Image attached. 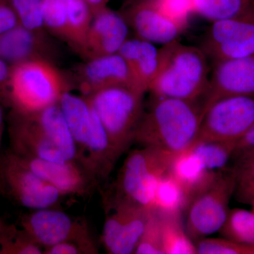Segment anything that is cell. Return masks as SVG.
<instances>
[{
  "mask_svg": "<svg viewBox=\"0 0 254 254\" xmlns=\"http://www.w3.org/2000/svg\"><path fill=\"white\" fill-rule=\"evenodd\" d=\"M203 115L198 101L152 95L137 126L133 143L178 154L194 143Z\"/></svg>",
  "mask_w": 254,
  "mask_h": 254,
  "instance_id": "obj_1",
  "label": "cell"
},
{
  "mask_svg": "<svg viewBox=\"0 0 254 254\" xmlns=\"http://www.w3.org/2000/svg\"><path fill=\"white\" fill-rule=\"evenodd\" d=\"M159 55L158 72L148 91L155 97L198 101L210 77L203 50L175 40L160 48Z\"/></svg>",
  "mask_w": 254,
  "mask_h": 254,
  "instance_id": "obj_2",
  "label": "cell"
},
{
  "mask_svg": "<svg viewBox=\"0 0 254 254\" xmlns=\"http://www.w3.org/2000/svg\"><path fill=\"white\" fill-rule=\"evenodd\" d=\"M70 85L53 64L31 60L11 66L2 103L11 111L33 114L59 103Z\"/></svg>",
  "mask_w": 254,
  "mask_h": 254,
  "instance_id": "obj_3",
  "label": "cell"
},
{
  "mask_svg": "<svg viewBox=\"0 0 254 254\" xmlns=\"http://www.w3.org/2000/svg\"><path fill=\"white\" fill-rule=\"evenodd\" d=\"M175 155L146 147L132 150L111 190H100L103 198L151 209L158 182L170 170Z\"/></svg>",
  "mask_w": 254,
  "mask_h": 254,
  "instance_id": "obj_4",
  "label": "cell"
},
{
  "mask_svg": "<svg viewBox=\"0 0 254 254\" xmlns=\"http://www.w3.org/2000/svg\"><path fill=\"white\" fill-rule=\"evenodd\" d=\"M145 93L128 86L103 88L84 96L95 110L120 158L134 142Z\"/></svg>",
  "mask_w": 254,
  "mask_h": 254,
  "instance_id": "obj_5",
  "label": "cell"
},
{
  "mask_svg": "<svg viewBox=\"0 0 254 254\" xmlns=\"http://www.w3.org/2000/svg\"><path fill=\"white\" fill-rule=\"evenodd\" d=\"M233 168L217 173L213 180L195 193L185 211V227L193 242L219 232L230 211L229 204L236 190Z\"/></svg>",
  "mask_w": 254,
  "mask_h": 254,
  "instance_id": "obj_6",
  "label": "cell"
},
{
  "mask_svg": "<svg viewBox=\"0 0 254 254\" xmlns=\"http://www.w3.org/2000/svg\"><path fill=\"white\" fill-rule=\"evenodd\" d=\"M0 191L11 201L31 210L61 208L68 198L21 163L9 148L0 157Z\"/></svg>",
  "mask_w": 254,
  "mask_h": 254,
  "instance_id": "obj_7",
  "label": "cell"
},
{
  "mask_svg": "<svg viewBox=\"0 0 254 254\" xmlns=\"http://www.w3.org/2000/svg\"><path fill=\"white\" fill-rule=\"evenodd\" d=\"M254 126V94L225 97L214 102L203 113L194 143L237 142Z\"/></svg>",
  "mask_w": 254,
  "mask_h": 254,
  "instance_id": "obj_8",
  "label": "cell"
},
{
  "mask_svg": "<svg viewBox=\"0 0 254 254\" xmlns=\"http://www.w3.org/2000/svg\"><path fill=\"white\" fill-rule=\"evenodd\" d=\"M105 218L101 242L107 253L135 254L149 218L150 209L103 198Z\"/></svg>",
  "mask_w": 254,
  "mask_h": 254,
  "instance_id": "obj_9",
  "label": "cell"
},
{
  "mask_svg": "<svg viewBox=\"0 0 254 254\" xmlns=\"http://www.w3.org/2000/svg\"><path fill=\"white\" fill-rule=\"evenodd\" d=\"M200 48L212 63L254 55V7L235 17L213 22Z\"/></svg>",
  "mask_w": 254,
  "mask_h": 254,
  "instance_id": "obj_10",
  "label": "cell"
},
{
  "mask_svg": "<svg viewBox=\"0 0 254 254\" xmlns=\"http://www.w3.org/2000/svg\"><path fill=\"white\" fill-rule=\"evenodd\" d=\"M18 226L43 250L62 242L94 240L86 219L73 217L62 208L31 210L21 215Z\"/></svg>",
  "mask_w": 254,
  "mask_h": 254,
  "instance_id": "obj_11",
  "label": "cell"
},
{
  "mask_svg": "<svg viewBox=\"0 0 254 254\" xmlns=\"http://www.w3.org/2000/svg\"><path fill=\"white\" fill-rule=\"evenodd\" d=\"M14 154L21 163L68 198L85 199L100 190V185L93 174L79 162L60 163Z\"/></svg>",
  "mask_w": 254,
  "mask_h": 254,
  "instance_id": "obj_12",
  "label": "cell"
},
{
  "mask_svg": "<svg viewBox=\"0 0 254 254\" xmlns=\"http://www.w3.org/2000/svg\"><path fill=\"white\" fill-rule=\"evenodd\" d=\"M254 94V55H252L213 63L208 87L198 103L203 113L220 98Z\"/></svg>",
  "mask_w": 254,
  "mask_h": 254,
  "instance_id": "obj_13",
  "label": "cell"
},
{
  "mask_svg": "<svg viewBox=\"0 0 254 254\" xmlns=\"http://www.w3.org/2000/svg\"><path fill=\"white\" fill-rule=\"evenodd\" d=\"M9 149L16 154L66 163L62 152L50 141L32 114L11 111L9 115Z\"/></svg>",
  "mask_w": 254,
  "mask_h": 254,
  "instance_id": "obj_14",
  "label": "cell"
},
{
  "mask_svg": "<svg viewBox=\"0 0 254 254\" xmlns=\"http://www.w3.org/2000/svg\"><path fill=\"white\" fill-rule=\"evenodd\" d=\"M121 14L136 38L153 44H168L177 40L184 31L161 14L152 0H130Z\"/></svg>",
  "mask_w": 254,
  "mask_h": 254,
  "instance_id": "obj_15",
  "label": "cell"
},
{
  "mask_svg": "<svg viewBox=\"0 0 254 254\" xmlns=\"http://www.w3.org/2000/svg\"><path fill=\"white\" fill-rule=\"evenodd\" d=\"M128 26L121 13L104 7L93 14L82 56L87 60L116 54L128 39Z\"/></svg>",
  "mask_w": 254,
  "mask_h": 254,
  "instance_id": "obj_16",
  "label": "cell"
},
{
  "mask_svg": "<svg viewBox=\"0 0 254 254\" xmlns=\"http://www.w3.org/2000/svg\"><path fill=\"white\" fill-rule=\"evenodd\" d=\"M77 80L83 96L114 86H128L139 90L126 62L119 53L88 60L78 70Z\"/></svg>",
  "mask_w": 254,
  "mask_h": 254,
  "instance_id": "obj_17",
  "label": "cell"
},
{
  "mask_svg": "<svg viewBox=\"0 0 254 254\" xmlns=\"http://www.w3.org/2000/svg\"><path fill=\"white\" fill-rule=\"evenodd\" d=\"M56 50L46 33L30 31L18 24L0 35V58L10 66L35 60L51 63Z\"/></svg>",
  "mask_w": 254,
  "mask_h": 254,
  "instance_id": "obj_18",
  "label": "cell"
},
{
  "mask_svg": "<svg viewBox=\"0 0 254 254\" xmlns=\"http://www.w3.org/2000/svg\"><path fill=\"white\" fill-rule=\"evenodd\" d=\"M118 53L126 62L137 88L145 93L149 91L158 72L159 49L150 42L128 38Z\"/></svg>",
  "mask_w": 254,
  "mask_h": 254,
  "instance_id": "obj_19",
  "label": "cell"
},
{
  "mask_svg": "<svg viewBox=\"0 0 254 254\" xmlns=\"http://www.w3.org/2000/svg\"><path fill=\"white\" fill-rule=\"evenodd\" d=\"M169 171L186 191L189 202L195 193L206 187L218 173L207 170L190 148L175 155Z\"/></svg>",
  "mask_w": 254,
  "mask_h": 254,
  "instance_id": "obj_20",
  "label": "cell"
},
{
  "mask_svg": "<svg viewBox=\"0 0 254 254\" xmlns=\"http://www.w3.org/2000/svg\"><path fill=\"white\" fill-rule=\"evenodd\" d=\"M58 103L77 147L81 163L91 130V105L83 95L78 96L69 91L63 93Z\"/></svg>",
  "mask_w": 254,
  "mask_h": 254,
  "instance_id": "obj_21",
  "label": "cell"
},
{
  "mask_svg": "<svg viewBox=\"0 0 254 254\" xmlns=\"http://www.w3.org/2000/svg\"><path fill=\"white\" fill-rule=\"evenodd\" d=\"M32 115L67 161L79 162L77 147L59 103Z\"/></svg>",
  "mask_w": 254,
  "mask_h": 254,
  "instance_id": "obj_22",
  "label": "cell"
},
{
  "mask_svg": "<svg viewBox=\"0 0 254 254\" xmlns=\"http://www.w3.org/2000/svg\"><path fill=\"white\" fill-rule=\"evenodd\" d=\"M158 213L161 225L164 254H197L194 242L189 237L182 222L183 213Z\"/></svg>",
  "mask_w": 254,
  "mask_h": 254,
  "instance_id": "obj_23",
  "label": "cell"
},
{
  "mask_svg": "<svg viewBox=\"0 0 254 254\" xmlns=\"http://www.w3.org/2000/svg\"><path fill=\"white\" fill-rule=\"evenodd\" d=\"M67 11L66 43L82 54L89 31L93 12L84 0H65Z\"/></svg>",
  "mask_w": 254,
  "mask_h": 254,
  "instance_id": "obj_24",
  "label": "cell"
},
{
  "mask_svg": "<svg viewBox=\"0 0 254 254\" xmlns=\"http://www.w3.org/2000/svg\"><path fill=\"white\" fill-rule=\"evenodd\" d=\"M189 197L182 185L168 171L158 182L153 208L165 213H184Z\"/></svg>",
  "mask_w": 254,
  "mask_h": 254,
  "instance_id": "obj_25",
  "label": "cell"
},
{
  "mask_svg": "<svg viewBox=\"0 0 254 254\" xmlns=\"http://www.w3.org/2000/svg\"><path fill=\"white\" fill-rule=\"evenodd\" d=\"M222 238L242 245L254 246V213L245 209L230 210L219 230Z\"/></svg>",
  "mask_w": 254,
  "mask_h": 254,
  "instance_id": "obj_26",
  "label": "cell"
},
{
  "mask_svg": "<svg viewBox=\"0 0 254 254\" xmlns=\"http://www.w3.org/2000/svg\"><path fill=\"white\" fill-rule=\"evenodd\" d=\"M235 147L236 142L202 141L195 143L190 148L207 170L217 173L227 168V164L235 153Z\"/></svg>",
  "mask_w": 254,
  "mask_h": 254,
  "instance_id": "obj_27",
  "label": "cell"
},
{
  "mask_svg": "<svg viewBox=\"0 0 254 254\" xmlns=\"http://www.w3.org/2000/svg\"><path fill=\"white\" fill-rule=\"evenodd\" d=\"M195 14L211 21L235 17L254 7V0H194Z\"/></svg>",
  "mask_w": 254,
  "mask_h": 254,
  "instance_id": "obj_28",
  "label": "cell"
},
{
  "mask_svg": "<svg viewBox=\"0 0 254 254\" xmlns=\"http://www.w3.org/2000/svg\"><path fill=\"white\" fill-rule=\"evenodd\" d=\"M0 254H43V249L21 227L0 223Z\"/></svg>",
  "mask_w": 254,
  "mask_h": 254,
  "instance_id": "obj_29",
  "label": "cell"
},
{
  "mask_svg": "<svg viewBox=\"0 0 254 254\" xmlns=\"http://www.w3.org/2000/svg\"><path fill=\"white\" fill-rule=\"evenodd\" d=\"M41 11L45 28L66 42L67 11L65 0H43Z\"/></svg>",
  "mask_w": 254,
  "mask_h": 254,
  "instance_id": "obj_30",
  "label": "cell"
},
{
  "mask_svg": "<svg viewBox=\"0 0 254 254\" xmlns=\"http://www.w3.org/2000/svg\"><path fill=\"white\" fill-rule=\"evenodd\" d=\"M237 158L233 168L236 173L235 195L243 203L246 197L254 190V148L234 155Z\"/></svg>",
  "mask_w": 254,
  "mask_h": 254,
  "instance_id": "obj_31",
  "label": "cell"
},
{
  "mask_svg": "<svg viewBox=\"0 0 254 254\" xmlns=\"http://www.w3.org/2000/svg\"><path fill=\"white\" fill-rule=\"evenodd\" d=\"M19 24L30 31L46 33L42 17L43 0H10Z\"/></svg>",
  "mask_w": 254,
  "mask_h": 254,
  "instance_id": "obj_32",
  "label": "cell"
},
{
  "mask_svg": "<svg viewBox=\"0 0 254 254\" xmlns=\"http://www.w3.org/2000/svg\"><path fill=\"white\" fill-rule=\"evenodd\" d=\"M135 254H164L160 215L155 209L150 213Z\"/></svg>",
  "mask_w": 254,
  "mask_h": 254,
  "instance_id": "obj_33",
  "label": "cell"
},
{
  "mask_svg": "<svg viewBox=\"0 0 254 254\" xmlns=\"http://www.w3.org/2000/svg\"><path fill=\"white\" fill-rule=\"evenodd\" d=\"M165 17L185 30L190 15L195 14L194 0H152Z\"/></svg>",
  "mask_w": 254,
  "mask_h": 254,
  "instance_id": "obj_34",
  "label": "cell"
},
{
  "mask_svg": "<svg viewBox=\"0 0 254 254\" xmlns=\"http://www.w3.org/2000/svg\"><path fill=\"white\" fill-rule=\"evenodd\" d=\"M198 254H254V246L222 238L200 239L194 242Z\"/></svg>",
  "mask_w": 254,
  "mask_h": 254,
  "instance_id": "obj_35",
  "label": "cell"
},
{
  "mask_svg": "<svg viewBox=\"0 0 254 254\" xmlns=\"http://www.w3.org/2000/svg\"><path fill=\"white\" fill-rule=\"evenodd\" d=\"M98 254V248L95 240L62 242L43 250V254Z\"/></svg>",
  "mask_w": 254,
  "mask_h": 254,
  "instance_id": "obj_36",
  "label": "cell"
},
{
  "mask_svg": "<svg viewBox=\"0 0 254 254\" xmlns=\"http://www.w3.org/2000/svg\"><path fill=\"white\" fill-rule=\"evenodd\" d=\"M19 24L10 0H0V35Z\"/></svg>",
  "mask_w": 254,
  "mask_h": 254,
  "instance_id": "obj_37",
  "label": "cell"
},
{
  "mask_svg": "<svg viewBox=\"0 0 254 254\" xmlns=\"http://www.w3.org/2000/svg\"><path fill=\"white\" fill-rule=\"evenodd\" d=\"M252 148H254V126L236 142L234 155Z\"/></svg>",
  "mask_w": 254,
  "mask_h": 254,
  "instance_id": "obj_38",
  "label": "cell"
},
{
  "mask_svg": "<svg viewBox=\"0 0 254 254\" xmlns=\"http://www.w3.org/2000/svg\"><path fill=\"white\" fill-rule=\"evenodd\" d=\"M11 66L0 58V102L2 103L3 98L9 81Z\"/></svg>",
  "mask_w": 254,
  "mask_h": 254,
  "instance_id": "obj_39",
  "label": "cell"
},
{
  "mask_svg": "<svg viewBox=\"0 0 254 254\" xmlns=\"http://www.w3.org/2000/svg\"><path fill=\"white\" fill-rule=\"evenodd\" d=\"M89 5L91 9L92 12L94 14L98 10L106 7L107 4L110 0H84Z\"/></svg>",
  "mask_w": 254,
  "mask_h": 254,
  "instance_id": "obj_40",
  "label": "cell"
},
{
  "mask_svg": "<svg viewBox=\"0 0 254 254\" xmlns=\"http://www.w3.org/2000/svg\"><path fill=\"white\" fill-rule=\"evenodd\" d=\"M4 113H3L2 107H1V103L0 102V157H1V143H2L3 132H4Z\"/></svg>",
  "mask_w": 254,
  "mask_h": 254,
  "instance_id": "obj_41",
  "label": "cell"
},
{
  "mask_svg": "<svg viewBox=\"0 0 254 254\" xmlns=\"http://www.w3.org/2000/svg\"><path fill=\"white\" fill-rule=\"evenodd\" d=\"M254 200V190L251 191L250 193H249L248 195L246 197L245 199L244 200L243 203H252V201Z\"/></svg>",
  "mask_w": 254,
  "mask_h": 254,
  "instance_id": "obj_42",
  "label": "cell"
},
{
  "mask_svg": "<svg viewBox=\"0 0 254 254\" xmlns=\"http://www.w3.org/2000/svg\"><path fill=\"white\" fill-rule=\"evenodd\" d=\"M251 204H252V205H253V212L254 213V200H253V201H252V203H251Z\"/></svg>",
  "mask_w": 254,
  "mask_h": 254,
  "instance_id": "obj_43",
  "label": "cell"
}]
</instances>
